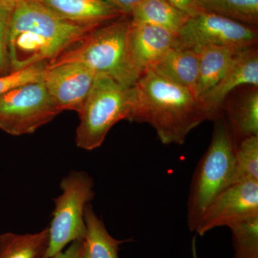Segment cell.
<instances>
[{
    "label": "cell",
    "mask_w": 258,
    "mask_h": 258,
    "mask_svg": "<svg viewBox=\"0 0 258 258\" xmlns=\"http://www.w3.org/2000/svg\"><path fill=\"white\" fill-rule=\"evenodd\" d=\"M125 15H130L132 10L142 0H106Z\"/></svg>",
    "instance_id": "cell-27"
},
{
    "label": "cell",
    "mask_w": 258,
    "mask_h": 258,
    "mask_svg": "<svg viewBox=\"0 0 258 258\" xmlns=\"http://www.w3.org/2000/svg\"><path fill=\"white\" fill-rule=\"evenodd\" d=\"M134 87L135 105L130 121L150 125L162 144L181 145L191 131L210 120L200 100L189 90L150 70Z\"/></svg>",
    "instance_id": "cell-2"
},
{
    "label": "cell",
    "mask_w": 258,
    "mask_h": 258,
    "mask_svg": "<svg viewBox=\"0 0 258 258\" xmlns=\"http://www.w3.org/2000/svg\"><path fill=\"white\" fill-rule=\"evenodd\" d=\"M60 18L99 27L125 15L106 0H35Z\"/></svg>",
    "instance_id": "cell-13"
},
{
    "label": "cell",
    "mask_w": 258,
    "mask_h": 258,
    "mask_svg": "<svg viewBox=\"0 0 258 258\" xmlns=\"http://www.w3.org/2000/svg\"><path fill=\"white\" fill-rule=\"evenodd\" d=\"M214 120L211 142L190 184L186 222L191 232L196 230L209 205L232 183L237 144L225 118L219 115Z\"/></svg>",
    "instance_id": "cell-4"
},
{
    "label": "cell",
    "mask_w": 258,
    "mask_h": 258,
    "mask_svg": "<svg viewBox=\"0 0 258 258\" xmlns=\"http://www.w3.org/2000/svg\"><path fill=\"white\" fill-rule=\"evenodd\" d=\"M228 123L236 144L246 137H258V91L254 89L229 109Z\"/></svg>",
    "instance_id": "cell-19"
},
{
    "label": "cell",
    "mask_w": 258,
    "mask_h": 258,
    "mask_svg": "<svg viewBox=\"0 0 258 258\" xmlns=\"http://www.w3.org/2000/svg\"><path fill=\"white\" fill-rule=\"evenodd\" d=\"M256 215H258V182L232 184L209 205L195 232L204 236L216 227H229Z\"/></svg>",
    "instance_id": "cell-10"
},
{
    "label": "cell",
    "mask_w": 258,
    "mask_h": 258,
    "mask_svg": "<svg viewBox=\"0 0 258 258\" xmlns=\"http://www.w3.org/2000/svg\"><path fill=\"white\" fill-rule=\"evenodd\" d=\"M134 25H151L176 33L189 15L166 0H142L129 15Z\"/></svg>",
    "instance_id": "cell-17"
},
{
    "label": "cell",
    "mask_w": 258,
    "mask_h": 258,
    "mask_svg": "<svg viewBox=\"0 0 258 258\" xmlns=\"http://www.w3.org/2000/svg\"><path fill=\"white\" fill-rule=\"evenodd\" d=\"M175 35L160 27L132 23L129 50L132 64L139 78L174 46Z\"/></svg>",
    "instance_id": "cell-12"
},
{
    "label": "cell",
    "mask_w": 258,
    "mask_h": 258,
    "mask_svg": "<svg viewBox=\"0 0 258 258\" xmlns=\"http://www.w3.org/2000/svg\"><path fill=\"white\" fill-rule=\"evenodd\" d=\"M149 70L189 90L197 97L199 57L195 51L171 47Z\"/></svg>",
    "instance_id": "cell-14"
},
{
    "label": "cell",
    "mask_w": 258,
    "mask_h": 258,
    "mask_svg": "<svg viewBox=\"0 0 258 258\" xmlns=\"http://www.w3.org/2000/svg\"><path fill=\"white\" fill-rule=\"evenodd\" d=\"M132 19L123 15L95 28L52 62H79L96 75H105L125 87H132L139 79L129 50Z\"/></svg>",
    "instance_id": "cell-3"
},
{
    "label": "cell",
    "mask_w": 258,
    "mask_h": 258,
    "mask_svg": "<svg viewBox=\"0 0 258 258\" xmlns=\"http://www.w3.org/2000/svg\"><path fill=\"white\" fill-rule=\"evenodd\" d=\"M83 240L71 242L68 248L50 258H83Z\"/></svg>",
    "instance_id": "cell-26"
},
{
    "label": "cell",
    "mask_w": 258,
    "mask_h": 258,
    "mask_svg": "<svg viewBox=\"0 0 258 258\" xmlns=\"http://www.w3.org/2000/svg\"><path fill=\"white\" fill-rule=\"evenodd\" d=\"M257 37V31L253 27L203 12L188 19L176 32L173 47L195 52L210 46L245 50L255 47Z\"/></svg>",
    "instance_id": "cell-8"
},
{
    "label": "cell",
    "mask_w": 258,
    "mask_h": 258,
    "mask_svg": "<svg viewBox=\"0 0 258 258\" xmlns=\"http://www.w3.org/2000/svg\"><path fill=\"white\" fill-rule=\"evenodd\" d=\"M21 0H0V4H5V3H10V4H17Z\"/></svg>",
    "instance_id": "cell-28"
},
{
    "label": "cell",
    "mask_w": 258,
    "mask_h": 258,
    "mask_svg": "<svg viewBox=\"0 0 258 258\" xmlns=\"http://www.w3.org/2000/svg\"><path fill=\"white\" fill-rule=\"evenodd\" d=\"M233 258H258V215L229 226Z\"/></svg>",
    "instance_id": "cell-22"
},
{
    "label": "cell",
    "mask_w": 258,
    "mask_h": 258,
    "mask_svg": "<svg viewBox=\"0 0 258 258\" xmlns=\"http://www.w3.org/2000/svg\"><path fill=\"white\" fill-rule=\"evenodd\" d=\"M93 180L84 171H74L60 182L62 193L54 199L55 208L48 227L49 242L45 258L53 257L86 235L85 208L95 198Z\"/></svg>",
    "instance_id": "cell-6"
},
{
    "label": "cell",
    "mask_w": 258,
    "mask_h": 258,
    "mask_svg": "<svg viewBox=\"0 0 258 258\" xmlns=\"http://www.w3.org/2000/svg\"><path fill=\"white\" fill-rule=\"evenodd\" d=\"M47 64V62H40L0 76V96L24 85L43 81Z\"/></svg>",
    "instance_id": "cell-23"
},
{
    "label": "cell",
    "mask_w": 258,
    "mask_h": 258,
    "mask_svg": "<svg viewBox=\"0 0 258 258\" xmlns=\"http://www.w3.org/2000/svg\"><path fill=\"white\" fill-rule=\"evenodd\" d=\"M246 50V49H245ZM242 50L229 47L210 46L197 51L199 71L196 96L199 100L223 77Z\"/></svg>",
    "instance_id": "cell-15"
},
{
    "label": "cell",
    "mask_w": 258,
    "mask_h": 258,
    "mask_svg": "<svg viewBox=\"0 0 258 258\" xmlns=\"http://www.w3.org/2000/svg\"><path fill=\"white\" fill-rule=\"evenodd\" d=\"M98 27L68 21L35 0H21L10 20V72L52 62Z\"/></svg>",
    "instance_id": "cell-1"
},
{
    "label": "cell",
    "mask_w": 258,
    "mask_h": 258,
    "mask_svg": "<svg viewBox=\"0 0 258 258\" xmlns=\"http://www.w3.org/2000/svg\"><path fill=\"white\" fill-rule=\"evenodd\" d=\"M258 182V137H246L237 144L232 184Z\"/></svg>",
    "instance_id": "cell-21"
},
{
    "label": "cell",
    "mask_w": 258,
    "mask_h": 258,
    "mask_svg": "<svg viewBox=\"0 0 258 258\" xmlns=\"http://www.w3.org/2000/svg\"><path fill=\"white\" fill-rule=\"evenodd\" d=\"M16 4H0V76L10 73L8 34L12 15Z\"/></svg>",
    "instance_id": "cell-24"
},
{
    "label": "cell",
    "mask_w": 258,
    "mask_h": 258,
    "mask_svg": "<svg viewBox=\"0 0 258 258\" xmlns=\"http://www.w3.org/2000/svg\"><path fill=\"white\" fill-rule=\"evenodd\" d=\"M204 12L214 13L238 23L258 25V0H199Z\"/></svg>",
    "instance_id": "cell-20"
},
{
    "label": "cell",
    "mask_w": 258,
    "mask_h": 258,
    "mask_svg": "<svg viewBox=\"0 0 258 258\" xmlns=\"http://www.w3.org/2000/svg\"><path fill=\"white\" fill-rule=\"evenodd\" d=\"M96 76L92 70L79 62L47 64L43 82L50 98L61 112L73 111L79 113Z\"/></svg>",
    "instance_id": "cell-9"
},
{
    "label": "cell",
    "mask_w": 258,
    "mask_h": 258,
    "mask_svg": "<svg viewBox=\"0 0 258 258\" xmlns=\"http://www.w3.org/2000/svg\"><path fill=\"white\" fill-rule=\"evenodd\" d=\"M48 242V227L36 233L2 234L0 258H45Z\"/></svg>",
    "instance_id": "cell-18"
},
{
    "label": "cell",
    "mask_w": 258,
    "mask_h": 258,
    "mask_svg": "<svg viewBox=\"0 0 258 258\" xmlns=\"http://www.w3.org/2000/svg\"><path fill=\"white\" fill-rule=\"evenodd\" d=\"M84 220L86 235L83 240V258H119L120 246L128 240L112 237L91 204L85 208Z\"/></svg>",
    "instance_id": "cell-16"
},
{
    "label": "cell",
    "mask_w": 258,
    "mask_h": 258,
    "mask_svg": "<svg viewBox=\"0 0 258 258\" xmlns=\"http://www.w3.org/2000/svg\"><path fill=\"white\" fill-rule=\"evenodd\" d=\"M135 105V89L125 87L105 75H96L92 88L79 113L76 143L84 150L101 147L112 127L130 120Z\"/></svg>",
    "instance_id": "cell-5"
},
{
    "label": "cell",
    "mask_w": 258,
    "mask_h": 258,
    "mask_svg": "<svg viewBox=\"0 0 258 258\" xmlns=\"http://www.w3.org/2000/svg\"><path fill=\"white\" fill-rule=\"evenodd\" d=\"M173 6L184 12L189 18L203 13L199 0H166Z\"/></svg>",
    "instance_id": "cell-25"
},
{
    "label": "cell",
    "mask_w": 258,
    "mask_h": 258,
    "mask_svg": "<svg viewBox=\"0 0 258 258\" xmlns=\"http://www.w3.org/2000/svg\"><path fill=\"white\" fill-rule=\"evenodd\" d=\"M60 113L43 81L0 96V129L15 137L35 133Z\"/></svg>",
    "instance_id": "cell-7"
},
{
    "label": "cell",
    "mask_w": 258,
    "mask_h": 258,
    "mask_svg": "<svg viewBox=\"0 0 258 258\" xmlns=\"http://www.w3.org/2000/svg\"><path fill=\"white\" fill-rule=\"evenodd\" d=\"M244 85L258 86V53L255 47L242 50L218 83L200 98L210 119L218 116L227 96Z\"/></svg>",
    "instance_id": "cell-11"
}]
</instances>
